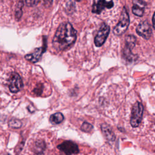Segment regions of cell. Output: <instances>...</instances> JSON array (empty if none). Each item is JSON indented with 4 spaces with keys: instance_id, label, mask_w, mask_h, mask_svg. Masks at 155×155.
<instances>
[{
    "instance_id": "6da1fadb",
    "label": "cell",
    "mask_w": 155,
    "mask_h": 155,
    "mask_svg": "<svg viewBox=\"0 0 155 155\" xmlns=\"http://www.w3.org/2000/svg\"><path fill=\"white\" fill-rule=\"evenodd\" d=\"M76 39V31L71 24L64 22L59 25L53 39V47L57 51L67 49L74 44Z\"/></svg>"
},
{
    "instance_id": "7a4b0ae2",
    "label": "cell",
    "mask_w": 155,
    "mask_h": 155,
    "mask_svg": "<svg viewBox=\"0 0 155 155\" xmlns=\"http://www.w3.org/2000/svg\"><path fill=\"white\" fill-rule=\"evenodd\" d=\"M130 24V17L128 13L124 7L122 9L120 19L117 24L114 27L113 29V33L115 35L120 36L124 34L127 30Z\"/></svg>"
},
{
    "instance_id": "3957f363",
    "label": "cell",
    "mask_w": 155,
    "mask_h": 155,
    "mask_svg": "<svg viewBox=\"0 0 155 155\" xmlns=\"http://www.w3.org/2000/svg\"><path fill=\"white\" fill-rule=\"evenodd\" d=\"M136 41V38L134 35H128L125 38V47L123 51V56L127 61L131 62L137 59V55L131 52V50L135 46Z\"/></svg>"
},
{
    "instance_id": "277c9868",
    "label": "cell",
    "mask_w": 155,
    "mask_h": 155,
    "mask_svg": "<svg viewBox=\"0 0 155 155\" xmlns=\"http://www.w3.org/2000/svg\"><path fill=\"white\" fill-rule=\"evenodd\" d=\"M143 112V107L142 104L139 102H136L132 107L130 124L133 127H137L142 119Z\"/></svg>"
},
{
    "instance_id": "5b68a950",
    "label": "cell",
    "mask_w": 155,
    "mask_h": 155,
    "mask_svg": "<svg viewBox=\"0 0 155 155\" xmlns=\"http://www.w3.org/2000/svg\"><path fill=\"white\" fill-rule=\"evenodd\" d=\"M110 33V27L105 24L103 23L99 31H97V33L94 38V44L96 47H101L102 46L104 42H105L108 34Z\"/></svg>"
},
{
    "instance_id": "8992f818",
    "label": "cell",
    "mask_w": 155,
    "mask_h": 155,
    "mask_svg": "<svg viewBox=\"0 0 155 155\" xmlns=\"http://www.w3.org/2000/svg\"><path fill=\"white\" fill-rule=\"evenodd\" d=\"M58 148L66 155H72L79 153V148L76 143L70 140H66L58 146Z\"/></svg>"
},
{
    "instance_id": "52a82bcc",
    "label": "cell",
    "mask_w": 155,
    "mask_h": 155,
    "mask_svg": "<svg viewBox=\"0 0 155 155\" xmlns=\"http://www.w3.org/2000/svg\"><path fill=\"white\" fill-rule=\"evenodd\" d=\"M22 87L23 83L20 76L16 73H13L12 74L8 81V87L10 91L15 93L20 91Z\"/></svg>"
},
{
    "instance_id": "ba28073f",
    "label": "cell",
    "mask_w": 155,
    "mask_h": 155,
    "mask_svg": "<svg viewBox=\"0 0 155 155\" xmlns=\"http://www.w3.org/2000/svg\"><path fill=\"white\" fill-rule=\"evenodd\" d=\"M114 5L112 1L107 0H94L92 6V12L100 14L105 8H111Z\"/></svg>"
},
{
    "instance_id": "9c48e42d",
    "label": "cell",
    "mask_w": 155,
    "mask_h": 155,
    "mask_svg": "<svg viewBox=\"0 0 155 155\" xmlns=\"http://www.w3.org/2000/svg\"><path fill=\"white\" fill-rule=\"evenodd\" d=\"M137 33L145 39H148L152 35V30L147 21L140 22L136 27Z\"/></svg>"
},
{
    "instance_id": "30bf717a",
    "label": "cell",
    "mask_w": 155,
    "mask_h": 155,
    "mask_svg": "<svg viewBox=\"0 0 155 155\" xmlns=\"http://www.w3.org/2000/svg\"><path fill=\"white\" fill-rule=\"evenodd\" d=\"M132 12L136 16L141 17L143 16L145 10V4L142 0H133Z\"/></svg>"
},
{
    "instance_id": "8fae6325",
    "label": "cell",
    "mask_w": 155,
    "mask_h": 155,
    "mask_svg": "<svg viewBox=\"0 0 155 155\" xmlns=\"http://www.w3.org/2000/svg\"><path fill=\"white\" fill-rule=\"evenodd\" d=\"M44 51L45 49L43 47L36 48L33 53L25 55V58L31 62H36L39 60Z\"/></svg>"
},
{
    "instance_id": "7c38bea8",
    "label": "cell",
    "mask_w": 155,
    "mask_h": 155,
    "mask_svg": "<svg viewBox=\"0 0 155 155\" xmlns=\"http://www.w3.org/2000/svg\"><path fill=\"white\" fill-rule=\"evenodd\" d=\"M101 130L105 138L109 141H114L116 139L114 133H113L110 126L107 124H102L101 125Z\"/></svg>"
},
{
    "instance_id": "4fadbf2b",
    "label": "cell",
    "mask_w": 155,
    "mask_h": 155,
    "mask_svg": "<svg viewBox=\"0 0 155 155\" xmlns=\"http://www.w3.org/2000/svg\"><path fill=\"white\" fill-rule=\"evenodd\" d=\"M64 115L60 112H58L51 114L49 118L50 122L53 124H59L61 123L64 120Z\"/></svg>"
},
{
    "instance_id": "5bb4252c",
    "label": "cell",
    "mask_w": 155,
    "mask_h": 155,
    "mask_svg": "<svg viewBox=\"0 0 155 155\" xmlns=\"http://www.w3.org/2000/svg\"><path fill=\"white\" fill-rule=\"evenodd\" d=\"M24 4V0H18L16 9H15V17L16 20H19L22 16V9Z\"/></svg>"
},
{
    "instance_id": "9a60e30c",
    "label": "cell",
    "mask_w": 155,
    "mask_h": 155,
    "mask_svg": "<svg viewBox=\"0 0 155 155\" xmlns=\"http://www.w3.org/2000/svg\"><path fill=\"white\" fill-rule=\"evenodd\" d=\"M45 145L44 142L42 140H38L35 142L34 147V151L36 154H41L45 150Z\"/></svg>"
},
{
    "instance_id": "2e32d148",
    "label": "cell",
    "mask_w": 155,
    "mask_h": 155,
    "mask_svg": "<svg viewBox=\"0 0 155 155\" xmlns=\"http://www.w3.org/2000/svg\"><path fill=\"white\" fill-rule=\"evenodd\" d=\"M8 126L12 128H19L22 126V122L17 119H12L8 122Z\"/></svg>"
},
{
    "instance_id": "e0dca14e",
    "label": "cell",
    "mask_w": 155,
    "mask_h": 155,
    "mask_svg": "<svg viewBox=\"0 0 155 155\" xmlns=\"http://www.w3.org/2000/svg\"><path fill=\"white\" fill-rule=\"evenodd\" d=\"M93 128V127L91 124L87 122H84L83 124L81 125V129L82 131L86 132V133H88L90 132Z\"/></svg>"
},
{
    "instance_id": "ac0fdd59",
    "label": "cell",
    "mask_w": 155,
    "mask_h": 155,
    "mask_svg": "<svg viewBox=\"0 0 155 155\" xmlns=\"http://www.w3.org/2000/svg\"><path fill=\"white\" fill-rule=\"evenodd\" d=\"M39 2V0H25V2L27 6L33 7L36 5Z\"/></svg>"
},
{
    "instance_id": "d6986e66",
    "label": "cell",
    "mask_w": 155,
    "mask_h": 155,
    "mask_svg": "<svg viewBox=\"0 0 155 155\" xmlns=\"http://www.w3.org/2000/svg\"><path fill=\"white\" fill-rule=\"evenodd\" d=\"M42 84L41 85H39V86H37L35 90H34V92L37 95H40L41 93H42Z\"/></svg>"
},
{
    "instance_id": "ffe728a7",
    "label": "cell",
    "mask_w": 155,
    "mask_h": 155,
    "mask_svg": "<svg viewBox=\"0 0 155 155\" xmlns=\"http://www.w3.org/2000/svg\"><path fill=\"white\" fill-rule=\"evenodd\" d=\"M152 22H153V26L154 28L155 29V12L154 13V15H153V16Z\"/></svg>"
},
{
    "instance_id": "44dd1931",
    "label": "cell",
    "mask_w": 155,
    "mask_h": 155,
    "mask_svg": "<svg viewBox=\"0 0 155 155\" xmlns=\"http://www.w3.org/2000/svg\"><path fill=\"white\" fill-rule=\"evenodd\" d=\"M75 1H81V0H75Z\"/></svg>"
},
{
    "instance_id": "7402d4cb",
    "label": "cell",
    "mask_w": 155,
    "mask_h": 155,
    "mask_svg": "<svg viewBox=\"0 0 155 155\" xmlns=\"http://www.w3.org/2000/svg\"><path fill=\"white\" fill-rule=\"evenodd\" d=\"M8 155H10V154H8Z\"/></svg>"
}]
</instances>
